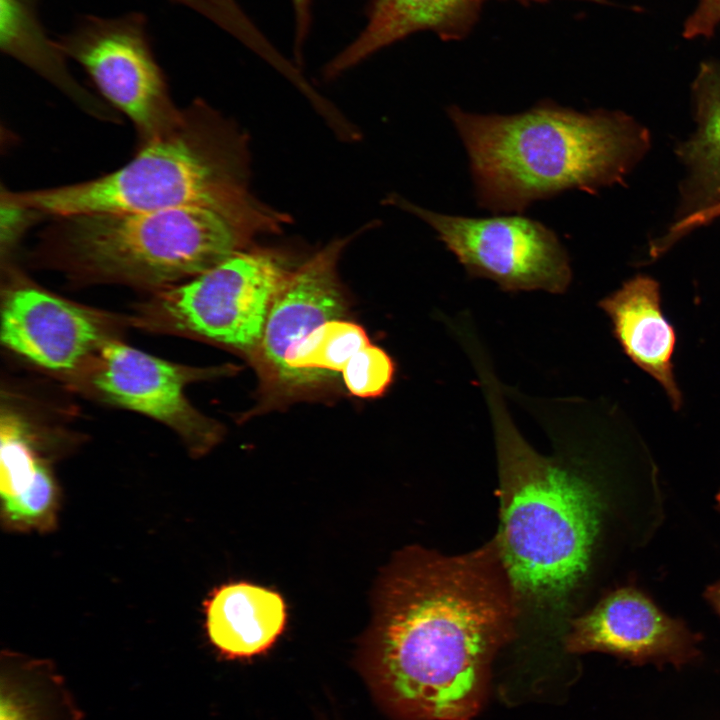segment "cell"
Here are the masks:
<instances>
[{
    "instance_id": "8992f818",
    "label": "cell",
    "mask_w": 720,
    "mask_h": 720,
    "mask_svg": "<svg viewBox=\"0 0 720 720\" xmlns=\"http://www.w3.org/2000/svg\"><path fill=\"white\" fill-rule=\"evenodd\" d=\"M293 270L280 251L246 248L190 280L154 292L130 322L150 332L206 339L252 354Z\"/></svg>"
},
{
    "instance_id": "d4e9b609",
    "label": "cell",
    "mask_w": 720,
    "mask_h": 720,
    "mask_svg": "<svg viewBox=\"0 0 720 720\" xmlns=\"http://www.w3.org/2000/svg\"><path fill=\"white\" fill-rule=\"evenodd\" d=\"M295 19V51L298 58L307 39L311 25L312 0H291Z\"/></svg>"
},
{
    "instance_id": "83f0119b",
    "label": "cell",
    "mask_w": 720,
    "mask_h": 720,
    "mask_svg": "<svg viewBox=\"0 0 720 720\" xmlns=\"http://www.w3.org/2000/svg\"><path fill=\"white\" fill-rule=\"evenodd\" d=\"M715 499H716V505H717L718 509L720 510V489H719L718 493L716 494Z\"/></svg>"
},
{
    "instance_id": "8fae6325",
    "label": "cell",
    "mask_w": 720,
    "mask_h": 720,
    "mask_svg": "<svg viewBox=\"0 0 720 720\" xmlns=\"http://www.w3.org/2000/svg\"><path fill=\"white\" fill-rule=\"evenodd\" d=\"M702 636L665 613L634 585L617 587L578 617L568 634L574 652H604L632 664L681 668L700 655Z\"/></svg>"
},
{
    "instance_id": "44dd1931",
    "label": "cell",
    "mask_w": 720,
    "mask_h": 720,
    "mask_svg": "<svg viewBox=\"0 0 720 720\" xmlns=\"http://www.w3.org/2000/svg\"><path fill=\"white\" fill-rule=\"evenodd\" d=\"M394 374L392 358L370 343L358 350L342 371L346 388L362 398L381 396L391 385Z\"/></svg>"
},
{
    "instance_id": "30bf717a",
    "label": "cell",
    "mask_w": 720,
    "mask_h": 720,
    "mask_svg": "<svg viewBox=\"0 0 720 720\" xmlns=\"http://www.w3.org/2000/svg\"><path fill=\"white\" fill-rule=\"evenodd\" d=\"M118 319L20 282L6 290L1 342L26 360L77 376L102 347L117 338Z\"/></svg>"
},
{
    "instance_id": "7a4b0ae2",
    "label": "cell",
    "mask_w": 720,
    "mask_h": 720,
    "mask_svg": "<svg viewBox=\"0 0 720 720\" xmlns=\"http://www.w3.org/2000/svg\"><path fill=\"white\" fill-rule=\"evenodd\" d=\"M35 252L41 264L85 284L153 293L178 285L279 233L290 216L253 195L218 204L51 218Z\"/></svg>"
},
{
    "instance_id": "ffe728a7",
    "label": "cell",
    "mask_w": 720,
    "mask_h": 720,
    "mask_svg": "<svg viewBox=\"0 0 720 720\" xmlns=\"http://www.w3.org/2000/svg\"><path fill=\"white\" fill-rule=\"evenodd\" d=\"M56 496L55 481L43 463L27 491L2 501L3 515L9 524L18 528L47 527L53 520Z\"/></svg>"
},
{
    "instance_id": "9c48e42d",
    "label": "cell",
    "mask_w": 720,
    "mask_h": 720,
    "mask_svg": "<svg viewBox=\"0 0 720 720\" xmlns=\"http://www.w3.org/2000/svg\"><path fill=\"white\" fill-rule=\"evenodd\" d=\"M236 368L186 366L114 338L77 376L100 399L165 424L194 454H203L220 440L223 429L190 403L185 388L197 381L231 374Z\"/></svg>"
},
{
    "instance_id": "cb8c5ba5",
    "label": "cell",
    "mask_w": 720,
    "mask_h": 720,
    "mask_svg": "<svg viewBox=\"0 0 720 720\" xmlns=\"http://www.w3.org/2000/svg\"><path fill=\"white\" fill-rule=\"evenodd\" d=\"M720 22V0H699L695 12L686 22L684 35L688 38L709 36Z\"/></svg>"
},
{
    "instance_id": "7402d4cb",
    "label": "cell",
    "mask_w": 720,
    "mask_h": 720,
    "mask_svg": "<svg viewBox=\"0 0 720 720\" xmlns=\"http://www.w3.org/2000/svg\"><path fill=\"white\" fill-rule=\"evenodd\" d=\"M205 16L227 32L239 38L255 51L267 40L259 33L235 0H172Z\"/></svg>"
},
{
    "instance_id": "5b68a950",
    "label": "cell",
    "mask_w": 720,
    "mask_h": 720,
    "mask_svg": "<svg viewBox=\"0 0 720 720\" xmlns=\"http://www.w3.org/2000/svg\"><path fill=\"white\" fill-rule=\"evenodd\" d=\"M11 193L19 203L49 218L231 202L252 195L247 144L230 121L199 100L108 174Z\"/></svg>"
},
{
    "instance_id": "4fadbf2b",
    "label": "cell",
    "mask_w": 720,
    "mask_h": 720,
    "mask_svg": "<svg viewBox=\"0 0 720 720\" xmlns=\"http://www.w3.org/2000/svg\"><path fill=\"white\" fill-rule=\"evenodd\" d=\"M487 0H370L365 26L328 64L327 79L354 67L379 50L423 30L444 40L463 38ZM524 3L546 0H517Z\"/></svg>"
},
{
    "instance_id": "4316f807",
    "label": "cell",
    "mask_w": 720,
    "mask_h": 720,
    "mask_svg": "<svg viewBox=\"0 0 720 720\" xmlns=\"http://www.w3.org/2000/svg\"><path fill=\"white\" fill-rule=\"evenodd\" d=\"M718 215H720V202L715 203L714 205L709 206L705 209L699 210L693 216V220L696 224H701Z\"/></svg>"
},
{
    "instance_id": "277c9868",
    "label": "cell",
    "mask_w": 720,
    "mask_h": 720,
    "mask_svg": "<svg viewBox=\"0 0 720 720\" xmlns=\"http://www.w3.org/2000/svg\"><path fill=\"white\" fill-rule=\"evenodd\" d=\"M494 430L500 476L496 548L516 593L560 597L587 573L601 531L604 502L585 475L541 455L511 418L493 375L478 367Z\"/></svg>"
},
{
    "instance_id": "d6986e66",
    "label": "cell",
    "mask_w": 720,
    "mask_h": 720,
    "mask_svg": "<svg viewBox=\"0 0 720 720\" xmlns=\"http://www.w3.org/2000/svg\"><path fill=\"white\" fill-rule=\"evenodd\" d=\"M0 435V490L4 501L27 491L43 462L33 449L24 424L16 416L2 415Z\"/></svg>"
},
{
    "instance_id": "7c38bea8",
    "label": "cell",
    "mask_w": 720,
    "mask_h": 720,
    "mask_svg": "<svg viewBox=\"0 0 720 720\" xmlns=\"http://www.w3.org/2000/svg\"><path fill=\"white\" fill-rule=\"evenodd\" d=\"M351 237L331 241L293 270L269 310L252 353L268 393L283 370L287 352L321 324L341 319L346 301L337 264Z\"/></svg>"
},
{
    "instance_id": "52a82bcc",
    "label": "cell",
    "mask_w": 720,
    "mask_h": 720,
    "mask_svg": "<svg viewBox=\"0 0 720 720\" xmlns=\"http://www.w3.org/2000/svg\"><path fill=\"white\" fill-rule=\"evenodd\" d=\"M392 205L432 227L470 277L486 278L509 292L563 293L570 285L569 257L556 233L521 214L471 218L420 207L391 194Z\"/></svg>"
},
{
    "instance_id": "3957f363",
    "label": "cell",
    "mask_w": 720,
    "mask_h": 720,
    "mask_svg": "<svg viewBox=\"0 0 720 720\" xmlns=\"http://www.w3.org/2000/svg\"><path fill=\"white\" fill-rule=\"evenodd\" d=\"M469 158L479 207L521 214L567 190L593 191L617 181L644 141L625 116L582 113L551 100L512 114L447 108Z\"/></svg>"
},
{
    "instance_id": "ba28073f",
    "label": "cell",
    "mask_w": 720,
    "mask_h": 720,
    "mask_svg": "<svg viewBox=\"0 0 720 720\" xmlns=\"http://www.w3.org/2000/svg\"><path fill=\"white\" fill-rule=\"evenodd\" d=\"M57 43L67 58L82 66L101 95L132 122L139 144L178 119L181 110L171 100L142 14L83 17Z\"/></svg>"
},
{
    "instance_id": "9a60e30c",
    "label": "cell",
    "mask_w": 720,
    "mask_h": 720,
    "mask_svg": "<svg viewBox=\"0 0 720 720\" xmlns=\"http://www.w3.org/2000/svg\"><path fill=\"white\" fill-rule=\"evenodd\" d=\"M286 617L280 594L245 582L220 587L206 605L209 639L230 659L268 650L282 633Z\"/></svg>"
},
{
    "instance_id": "e0dca14e",
    "label": "cell",
    "mask_w": 720,
    "mask_h": 720,
    "mask_svg": "<svg viewBox=\"0 0 720 720\" xmlns=\"http://www.w3.org/2000/svg\"><path fill=\"white\" fill-rule=\"evenodd\" d=\"M369 343L360 325L343 319L327 321L287 352L283 370L267 394L274 399L289 398L312 390L336 378L350 358Z\"/></svg>"
},
{
    "instance_id": "484cf974",
    "label": "cell",
    "mask_w": 720,
    "mask_h": 720,
    "mask_svg": "<svg viewBox=\"0 0 720 720\" xmlns=\"http://www.w3.org/2000/svg\"><path fill=\"white\" fill-rule=\"evenodd\" d=\"M703 596L720 617V580L707 586L704 590Z\"/></svg>"
},
{
    "instance_id": "2e32d148",
    "label": "cell",
    "mask_w": 720,
    "mask_h": 720,
    "mask_svg": "<svg viewBox=\"0 0 720 720\" xmlns=\"http://www.w3.org/2000/svg\"><path fill=\"white\" fill-rule=\"evenodd\" d=\"M39 0H0L2 52L36 72L96 117L113 119L110 110L72 76L67 57L41 23Z\"/></svg>"
},
{
    "instance_id": "5bb4252c",
    "label": "cell",
    "mask_w": 720,
    "mask_h": 720,
    "mask_svg": "<svg viewBox=\"0 0 720 720\" xmlns=\"http://www.w3.org/2000/svg\"><path fill=\"white\" fill-rule=\"evenodd\" d=\"M599 306L610 317L625 354L662 386L673 409H680L683 398L672 362L676 335L661 310L657 281L638 275L602 299Z\"/></svg>"
},
{
    "instance_id": "ac0fdd59",
    "label": "cell",
    "mask_w": 720,
    "mask_h": 720,
    "mask_svg": "<svg viewBox=\"0 0 720 720\" xmlns=\"http://www.w3.org/2000/svg\"><path fill=\"white\" fill-rule=\"evenodd\" d=\"M696 135L682 155L693 181L705 194L720 193V68L704 66L696 82Z\"/></svg>"
},
{
    "instance_id": "6da1fadb",
    "label": "cell",
    "mask_w": 720,
    "mask_h": 720,
    "mask_svg": "<svg viewBox=\"0 0 720 720\" xmlns=\"http://www.w3.org/2000/svg\"><path fill=\"white\" fill-rule=\"evenodd\" d=\"M515 598L495 543L458 556L402 551L377 586L362 674L408 720H466L512 632Z\"/></svg>"
},
{
    "instance_id": "603a6c76",
    "label": "cell",
    "mask_w": 720,
    "mask_h": 720,
    "mask_svg": "<svg viewBox=\"0 0 720 720\" xmlns=\"http://www.w3.org/2000/svg\"><path fill=\"white\" fill-rule=\"evenodd\" d=\"M41 214L16 201L10 191L1 192V252L9 254L27 228Z\"/></svg>"
}]
</instances>
